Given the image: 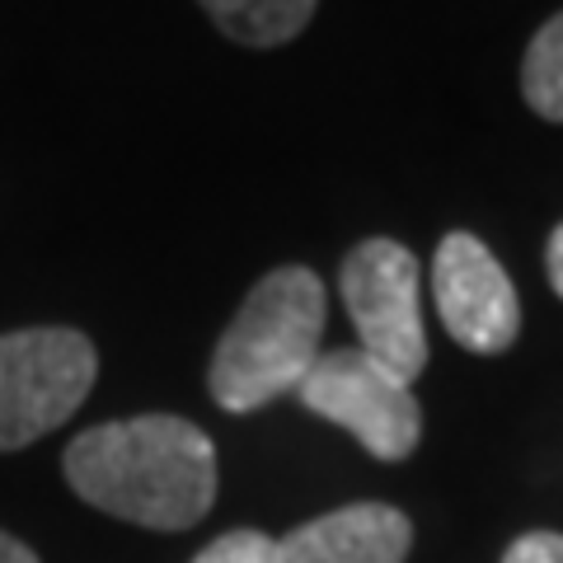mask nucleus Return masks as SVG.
<instances>
[{
	"instance_id": "f8f14e48",
	"label": "nucleus",
	"mask_w": 563,
	"mask_h": 563,
	"mask_svg": "<svg viewBox=\"0 0 563 563\" xmlns=\"http://www.w3.org/2000/svg\"><path fill=\"white\" fill-rule=\"evenodd\" d=\"M544 268H550V282H554V291L563 296V225L550 235V250H544Z\"/></svg>"
},
{
	"instance_id": "0eeeda50",
	"label": "nucleus",
	"mask_w": 563,
	"mask_h": 563,
	"mask_svg": "<svg viewBox=\"0 0 563 563\" xmlns=\"http://www.w3.org/2000/svg\"><path fill=\"white\" fill-rule=\"evenodd\" d=\"M413 544L409 517L390 503H352L277 540V563H404Z\"/></svg>"
},
{
	"instance_id": "39448f33",
	"label": "nucleus",
	"mask_w": 563,
	"mask_h": 563,
	"mask_svg": "<svg viewBox=\"0 0 563 563\" xmlns=\"http://www.w3.org/2000/svg\"><path fill=\"white\" fill-rule=\"evenodd\" d=\"M339 282L362 352L413 385L428 366V333H422L418 310V258L399 240H362L343 258Z\"/></svg>"
},
{
	"instance_id": "f257e3e1",
	"label": "nucleus",
	"mask_w": 563,
	"mask_h": 563,
	"mask_svg": "<svg viewBox=\"0 0 563 563\" xmlns=\"http://www.w3.org/2000/svg\"><path fill=\"white\" fill-rule=\"evenodd\" d=\"M62 465L90 507L146 531H188L217 503V446L174 413L99 422L66 446Z\"/></svg>"
},
{
	"instance_id": "9d476101",
	"label": "nucleus",
	"mask_w": 563,
	"mask_h": 563,
	"mask_svg": "<svg viewBox=\"0 0 563 563\" xmlns=\"http://www.w3.org/2000/svg\"><path fill=\"white\" fill-rule=\"evenodd\" d=\"M192 563H277V540H268L263 531H231L211 540Z\"/></svg>"
},
{
	"instance_id": "423d86ee",
	"label": "nucleus",
	"mask_w": 563,
	"mask_h": 563,
	"mask_svg": "<svg viewBox=\"0 0 563 563\" xmlns=\"http://www.w3.org/2000/svg\"><path fill=\"white\" fill-rule=\"evenodd\" d=\"M432 296L446 333L461 347L479 352V357L512 347L521 329V301H517L512 277L503 273V263L488 254L484 240L455 231L437 244Z\"/></svg>"
},
{
	"instance_id": "ddd939ff",
	"label": "nucleus",
	"mask_w": 563,
	"mask_h": 563,
	"mask_svg": "<svg viewBox=\"0 0 563 563\" xmlns=\"http://www.w3.org/2000/svg\"><path fill=\"white\" fill-rule=\"evenodd\" d=\"M0 563H38V554H33L24 540H14V536L0 531Z\"/></svg>"
},
{
	"instance_id": "7ed1b4c3",
	"label": "nucleus",
	"mask_w": 563,
	"mask_h": 563,
	"mask_svg": "<svg viewBox=\"0 0 563 563\" xmlns=\"http://www.w3.org/2000/svg\"><path fill=\"white\" fill-rule=\"evenodd\" d=\"M95 372V343L76 329L0 333V451L57 432L90 395Z\"/></svg>"
},
{
	"instance_id": "1a4fd4ad",
	"label": "nucleus",
	"mask_w": 563,
	"mask_h": 563,
	"mask_svg": "<svg viewBox=\"0 0 563 563\" xmlns=\"http://www.w3.org/2000/svg\"><path fill=\"white\" fill-rule=\"evenodd\" d=\"M521 90L540 118L563 122V14H554L531 38V47H526Z\"/></svg>"
},
{
	"instance_id": "6e6552de",
	"label": "nucleus",
	"mask_w": 563,
	"mask_h": 563,
	"mask_svg": "<svg viewBox=\"0 0 563 563\" xmlns=\"http://www.w3.org/2000/svg\"><path fill=\"white\" fill-rule=\"evenodd\" d=\"M198 5L221 33L250 47H277L296 38L314 14V0H198Z\"/></svg>"
},
{
	"instance_id": "20e7f679",
	"label": "nucleus",
	"mask_w": 563,
	"mask_h": 563,
	"mask_svg": "<svg viewBox=\"0 0 563 563\" xmlns=\"http://www.w3.org/2000/svg\"><path fill=\"white\" fill-rule=\"evenodd\" d=\"M296 395L310 413L339 422L343 432L357 437L376 461H404L422 437V409L413 399V385L385 372L362 347L320 352Z\"/></svg>"
},
{
	"instance_id": "f03ea898",
	"label": "nucleus",
	"mask_w": 563,
	"mask_h": 563,
	"mask_svg": "<svg viewBox=\"0 0 563 563\" xmlns=\"http://www.w3.org/2000/svg\"><path fill=\"white\" fill-rule=\"evenodd\" d=\"M329 296L310 268H277L244 296L231 329L211 352V399L231 413H254L263 404L301 390L320 357Z\"/></svg>"
},
{
	"instance_id": "9b49d317",
	"label": "nucleus",
	"mask_w": 563,
	"mask_h": 563,
	"mask_svg": "<svg viewBox=\"0 0 563 563\" xmlns=\"http://www.w3.org/2000/svg\"><path fill=\"white\" fill-rule=\"evenodd\" d=\"M503 563H563V536H554V531L521 536L512 550L503 554Z\"/></svg>"
}]
</instances>
